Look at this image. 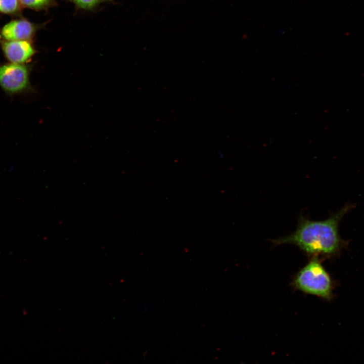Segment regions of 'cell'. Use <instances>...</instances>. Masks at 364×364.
<instances>
[{
  "mask_svg": "<svg viewBox=\"0 0 364 364\" xmlns=\"http://www.w3.org/2000/svg\"><path fill=\"white\" fill-rule=\"evenodd\" d=\"M346 210L343 208L331 217L322 221L311 220L301 215L293 233L271 241L275 245H294L313 257L318 255L334 254L341 244L338 223Z\"/></svg>",
  "mask_w": 364,
  "mask_h": 364,
  "instance_id": "obj_1",
  "label": "cell"
},
{
  "mask_svg": "<svg viewBox=\"0 0 364 364\" xmlns=\"http://www.w3.org/2000/svg\"><path fill=\"white\" fill-rule=\"evenodd\" d=\"M293 285L306 294L329 299L332 294L330 277L318 260L313 257L296 275Z\"/></svg>",
  "mask_w": 364,
  "mask_h": 364,
  "instance_id": "obj_2",
  "label": "cell"
},
{
  "mask_svg": "<svg viewBox=\"0 0 364 364\" xmlns=\"http://www.w3.org/2000/svg\"><path fill=\"white\" fill-rule=\"evenodd\" d=\"M30 74V67L24 64L0 65V87L9 97L31 92Z\"/></svg>",
  "mask_w": 364,
  "mask_h": 364,
  "instance_id": "obj_3",
  "label": "cell"
},
{
  "mask_svg": "<svg viewBox=\"0 0 364 364\" xmlns=\"http://www.w3.org/2000/svg\"><path fill=\"white\" fill-rule=\"evenodd\" d=\"M6 59L12 63L24 64L34 54L32 45L26 40H8L2 44Z\"/></svg>",
  "mask_w": 364,
  "mask_h": 364,
  "instance_id": "obj_4",
  "label": "cell"
},
{
  "mask_svg": "<svg viewBox=\"0 0 364 364\" xmlns=\"http://www.w3.org/2000/svg\"><path fill=\"white\" fill-rule=\"evenodd\" d=\"M34 32V26L30 22L21 19L9 22L2 29V34L7 40H27Z\"/></svg>",
  "mask_w": 364,
  "mask_h": 364,
  "instance_id": "obj_5",
  "label": "cell"
},
{
  "mask_svg": "<svg viewBox=\"0 0 364 364\" xmlns=\"http://www.w3.org/2000/svg\"><path fill=\"white\" fill-rule=\"evenodd\" d=\"M19 7L18 0H0V13L12 14Z\"/></svg>",
  "mask_w": 364,
  "mask_h": 364,
  "instance_id": "obj_6",
  "label": "cell"
},
{
  "mask_svg": "<svg viewBox=\"0 0 364 364\" xmlns=\"http://www.w3.org/2000/svg\"><path fill=\"white\" fill-rule=\"evenodd\" d=\"M50 0H20L24 6L32 8H39L47 5Z\"/></svg>",
  "mask_w": 364,
  "mask_h": 364,
  "instance_id": "obj_7",
  "label": "cell"
},
{
  "mask_svg": "<svg viewBox=\"0 0 364 364\" xmlns=\"http://www.w3.org/2000/svg\"><path fill=\"white\" fill-rule=\"evenodd\" d=\"M80 7L84 9H90L103 0H73Z\"/></svg>",
  "mask_w": 364,
  "mask_h": 364,
  "instance_id": "obj_8",
  "label": "cell"
}]
</instances>
